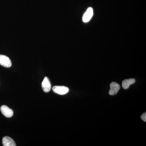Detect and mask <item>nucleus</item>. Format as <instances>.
Masks as SVG:
<instances>
[{
	"label": "nucleus",
	"mask_w": 146,
	"mask_h": 146,
	"mask_svg": "<svg viewBox=\"0 0 146 146\" xmlns=\"http://www.w3.org/2000/svg\"><path fill=\"white\" fill-rule=\"evenodd\" d=\"M53 91L56 94L60 95H64L68 94L69 89L66 86H55L52 88Z\"/></svg>",
	"instance_id": "1"
},
{
	"label": "nucleus",
	"mask_w": 146,
	"mask_h": 146,
	"mask_svg": "<svg viewBox=\"0 0 146 146\" xmlns=\"http://www.w3.org/2000/svg\"><path fill=\"white\" fill-rule=\"evenodd\" d=\"M0 65L5 68H10L12 65L10 58L4 55L0 54Z\"/></svg>",
	"instance_id": "2"
},
{
	"label": "nucleus",
	"mask_w": 146,
	"mask_h": 146,
	"mask_svg": "<svg viewBox=\"0 0 146 146\" xmlns=\"http://www.w3.org/2000/svg\"><path fill=\"white\" fill-rule=\"evenodd\" d=\"M93 15L94 10L93 8L91 7H89L84 14L82 17V21L85 23H88L91 20Z\"/></svg>",
	"instance_id": "3"
},
{
	"label": "nucleus",
	"mask_w": 146,
	"mask_h": 146,
	"mask_svg": "<svg viewBox=\"0 0 146 146\" xmlns=\"http://www.w3.org/2000/svg\"><path fill=\"white\" fill-rule=\"evenodd\" d=\"M1 111L4 116L7 118H10L13 116V110L7 107V106L3 105L1 107Z\"/></svg>",
	"instance_id": "4"
},
{
	"label": "nucleus",
	"mask_w": 146,
	"mask_h": 146,
	"mask_svg": "<svg viewBox=\"0 0 146 146\" xmlns=\"http://www.w3.org/2000/svg\"><path fill=\"white\" fill-rule=\"evenodd\" d=\"M110 89L109 91L110 95L114 96L116 95L120 89V86L117 82H112L110 84Z\"/></svg>",
	"instance_id": "5"
},
{
	"label": "nucleus",
	"mask_w": 146,
	"mask_h": 146,
	"mask_svg": "<svg viewBox=\"0 0 146 146\" xmlns=\"http://www.w3.org/2000/svg\"><path fill=\"white\" fill-rule=\"evenodd\" d=\"M42 88L43 91L45 93H48L50 91L51 85L48 78L47 77H45L42 82Z\"/></svg>",
	"instance_id": "6"
},
{
	"label": "nucleus",
	"mask_w": 146,
	"mask_h": 146,
	"mask_svg": "<svg viewBox=\"0 0 146 146\" xmlns=\"http://www.w3.org/2000/svg\"><path fill=\"white\" fill-rule=\"evenodd\" d=\"M3 145L4 146H16V144L14 141L10 137L5 136L3 138Z\"/></svg>",
	"instance_id": "7"
},
{
	"label": "nucleus",
	"mask_w": 146,
	"mask_h": 146,
	"mask_svg": "<svg viewBox=\"0 0 146 146\" xmlns=\"http://www.w3.org/2000/svg\"><path fill=\"white\" fill-rule=\"evenodd\" d=\"M135 81L136 80L133 78L124 80L122 82L123 88L125 89H128L130 85L135 83Z\"/></svg>",
	"instance_id": "8"
},
{
	"label": "nucleus",
	"mask_w": 146,
	"mask_h": 146,
	"mask_svg": "<svg viewBox=\"0 0 146 146\" xmlns=\"http://www.w3.org/2000/svg\"><path fill=\"white\" fill-rule=\"evenodd\" d=\"M141 118L144 121H146V112L143 113L141 116Z\"/></svg>",
	"instance_id": "9"
}]
</instances>
